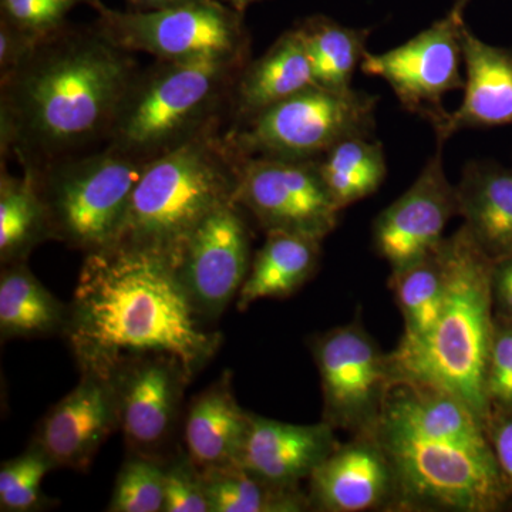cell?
<instances>
[{"label":"cell","instance_id":"4dcf8cb0","mask_svg":"<svg viewBox=\"0 0 512 512\" xmlns=\"http://www.w3.org/2000/svg\"><path fill=\"white\" fill-rule=\"evenodd\" d=\"M52 470H56L52 461L30 444L25 453L5 461L0 468V510L32 512L50 505L42 481Z\"/></svg>","mask_w":512,"mask_h":512},{"label":"cell","instance_id":"f1b7e54d","mask_svg":"<svg viewBox=\"0 0 512 512\" xmlns=\"http://www.w3.org/2000/svg\"><path fill=\"white\" fill-rule=\"evenodd\" d=\"M318 86L352 89V77L365 56L370 29L340 25L325 16H312L298 25Z\"/></svg>","mask_w":512,"mask_h":512},{"label":"cell","instance_id":"484cf974","mask_svg":"<svg viewBox=\"0 0 512 512\" xmlns=\"http://www.w3.org/2000/svg\"><path fill=\"white\" fill-rule=\"evenodd\" d=\"M202 471L210 512L312 511L301 487H281L254 476L241 466Z\"/></svg>","mask_w":512,"mask_h":512},{"label":"cell","instance_id":"d6a6232c","mask_svg":"<svg viewBox=\"0 0 512 512\" xmlns=\"http://www.w3.org/2000/svg\"><path fill=\"white\" fill-rule=\"evenodd\" d=\"M163 512H210L202 471L184 448L165 461Z\"/></svg>","mask_w":512,"mask_h":512},{"label":"cell","instance_id":"d6986e66","mask_svg":"<svg viewBox=\"0 0 512 512\" xmlns=\"http://www.w3.org/2000/svg\"><path fill=\"white\" fill-rule=\"evenodd\" d=\"M464 97L436 128L439 144L466 128L512 124V52L485 43L470 29L463 37Z\"/></svg>","mask_w":512,"mask_h":512},{"label":"cell","instance_id":"30bf717a","mask_svg":"<svg viewBox=\"0 0 512 512\" xmlns=\"http://www.w3.org/2000/svg\"><path fill=\"white\" fill-rule=\"evenodd\" d=\"M470 2L456 0L430 28L387 52H366L360 63L363 73L389 84L404 109L429 121L434 130L448 114L444 96L464 87L460 62Z\"/></svg>","mask_w":512,"mask_h":512},{"label":"cell","instance_id":"277c9868","mask_svg":"<svg viewBox=\"0 0 512 512\" xmlns=\"http://www.w3.org/2000/svg\"><path fill=\"white\" fill-rule=\"evenodd\" d=\"M441 254L446 272L443 309L426 338L399 343L389 353L393 380H413L451 393L487 424L485 379L494 329V261L464 225L443 239Z\"/></svg>","mask_w":512,"mask_h":512},{"label":"cell","instance_id":"f546056e","mask_svg":"<svg viewBox=\"0 0 512 512\" xmlns=\"http://www.w3.org/2000/svg\"><path fill=\"white\" fill-rule=\"evenodd\" d=\"M164 466L165 461L158 458L127 453L107 511L163 512Z\"/></svg>","mask_w":512,"mask_h":512},{"label":"cell","instance_id":"ba28073f","mask_svg":"<svg viewBox=\"0 0 512 512\" xmlns=\"http://www.w3.org/2000/svg\"><path fill=\"white\" fill-rule=\"evenodd\" d=\"M377 97L315 86L269 107L225 136L242 157L319 160L345 140L372 136Z\"/></svg>","mask_w":512,"mask_h":512},{"label":"cell","instance_id":"3957f363","mask_svg":"<svg viewBox=\"0 0 512 512\" xmlns=\"http://www.w3.org/2000/svg\"><path fill=\"white\" fill-rule=\"evenodd\" d=\"M373 434L396 476V511L500 512L510 507L512 485L484 421L453 394L393 380Z\"/></svg>","mask_w":512,"mask_h":512},{"label":"cell","instance_id":"d4e9b609","mask_svg":"<svg viewBox=\"0 0 512 512\" xmlns=\"http://www.w3.org/2000/svg\"><path fill=\"white\" fill-rule=\"evenodd\" d=\"M52 241L45 202L28 171L0 175V262H28L33 249Z\"/></svg>","mask_w":512,"mask_h":512},{"label":"cell","instance_id":"603a6c76","mask_svg":"<svg viewBox=\"0 0 512 512\" xmlns=\"http://www.w3.org/2000/svg\"><path fill=\"white\" fill-rule=\"evenodd\" d=\"M322 241L293 232H266L261 249L237 298L239 311L261 299H284L298 292L318 269Z\"/></svg>","mask_w":512,"mask_h":512},{"label":"cell","instance_id":"7c38bea8","mask_svg":"<svg viewBox=\"0 0 512 512\" xmlns=\"http://www.w3.org/2000/svg\"><path fill=\"white\" fill-rule=\"evenodd\" d=\"M235 201L266 232L285 231L323 241L338 227L319 160L244 157Z\"/></svg>","mask_w":512,"mask_h":512},{"label":"cell","instance_id":"1f68e13d","mask_svg":"<svg viewBox=\"0 0 512 512\" xmlns=\"http://www.w3.org/2000/svg\"><path fill=\"white\" fill-rule=\"evenodd\" d=\"M90 0H0V20L35 42H42L67 25V15Z\"/></svg>","mask_w":512,"mask_h":512},{"label":"cell","instance_id":"e575fe53","mask_svg":"<svg viewBox=\"0 0 512 512\" xmlns=\"http://www.w3.org/2000/svg\"><path fill=\"white\" fill-rule=\"evenodd\" d=\"M485 427L498 464L512 485V410H491Z\"/></svg>","mask_w":512,"mask_h":512},{"label":"cell","instance_id":"9c48e42d","mask_svg":"<svg viewBox=\"0 0 512 512\" xmlns=\"http://www.w3.org/2000/svg\"><path fill=\"white\" fill-rule=\"evenodd\" d=\"M89 5L97 12V29L128 53H146L168 62L201 57L248 59L244 13L222 0L127 12L111 9L101 0H90Z\"/></svg>","mask_w":512,"mask_h":512},{"label":"cell","instance_id":"5b68a950","mask_svg":"<svg viewBox=\"0 0 512 512\" xmlns=\"http://www.w3.org/2000/svg\"><path fill=\"white\" fill-rule=\"evenodd\" d=\"M220 126L148 161L113 247L161 256L177 268L195 229L237 194L244 157Z\"/></svg>","mask_w":512,"mask_h":512},{"label":"cell","instance_id":"44dd1931","mask_svg":"<svg viewBox=\"0 0 512 512\" xmlns=\"http://www.w3.org/2000/svg\"><path fill=\"white\" fill-rule=\"evenodd\" d=\"M251 412L242 409L232 392L229 373L194 397L185 409V453L200 470L238 466Z\"/></svg>","mask_w":512,"mask_h":512},{"label":"cell","instance_id":"8992f818","mask_svg":"<svg viewBox=\"0 0 512 512\" xmlns=\"http://www.w3.org/2000/svg\"><path fill=\"white\" fill-rule=\"evenodd\" d=\"M248 59L157 60L128 87L107 146L148 161L220 126Z\"/></svg>","mask_w":512,"mask_h":512},{"label":"cell","instance_id":"4fadbf2b","mask_svg":"<svg viewBox=\"0 0 512 512\" xmlns=\"http://www.w3.org/2000/svg\"><path fill=\"white\" fill-rule=\"evenodd\" d=\"M110 377L127 453L167 461L180 448L184 393L194 377L180 360L157 353L131 357Z\"/></svg>","mask_w":512,"mask_h":512},{"label":"cell","instance_id":"5bb4252c","mask_svg":"<svg viewBox=\"0 0 512 512\" xmlns=\"http://www.w3.org/2000/svg\"><path fill=\"white\" fill-rule=\"evenodd\" d=\"M251 264V231L244 208L234 200L195 229L177 272L195 309L211 325L238 298Z\"/></svg>","mask_w":512,"mask_h":512},{"label":"cell","instance_id":"f35d334b","mask_svg":"<svg viewBox=\"0 0 512 512\" xmlns=\"http://www.w3.org/2000/svg\"><path fill=\"white\" fill-rule=\"evenodd\" d=\"M222 2L225 5L231 6L232 9L238 10L239 13H245L249 6L264 2V0H222Z\"/></svg>","mask_w":512,"mask_h":512},{"label":"cell","instance_id":"cb8c5ba5","mask_svg":"<svg viewBox=\"0 0 512 512\" xmlns=\"http://www.w3.org/2000/svg\"><path fill=\"white\" fill-rule=\"evenodd\" d=\"M70 305L56 298L30 271L28 262L2 265L0 335L2 339L64 336Z\"/></svg>","mask_w":512,"mask_h":512},{"label":"cell","instance_id":"4316f807","mask_svg":"<svg viewBox=\"0 0 512 512\" xmlns=\"http://www.w3.org/2000/svg\"><path fill=\"white\" fill-rule=\"evenodd\" d=\"M389 285L404 320L400 343L409 345L426 338L439 319L446 293L441 244L419 261L393 269Z\"/></svg>","mask_w":512,"mask_h":512},{"label":"cell","instance_id":"2e32d148","mask_svg":"<svg viewBox=\"0 0 512 512\" xmlns=\"http://www.w3.org/2000/svg\"><path fill=\"white\" fill-rule=\"evenodd\" d=\"M117 430L120 413L113 380L84 372L72 392L40 421L30 446L42 451L55 468L86 473Z\"/></svg>","mask_w":512,"mask_h":512},{"label":"cell","instance_id":"7402d4cb","mask_svg":"<svg viewBox=\"0 0 512 512\" xmlns=\"http://www.w3.org/2000/svg\"><path fill=\"white\" fill-rule=\"evenodd\" d=\"M458 215L488 258L512 255V168L471 161L456 185Z\"/></svg>","mask_w":512,"mask_h":512},{"label":"cell","instance_id":"7a4b0ae2","mask_svg":"<svg viewBox=\"0 0 512 512\" xmlns=\"http://www.w3.org/2000/svg\"><path fill=\"white\" fill-rule=\"evenodd\" d=\"M63 338L80 373H111L141 355L180 360L192 377L214 359L222 335L201 318L177 268L123 247L84 258Z\"/></svg>","mask_w":512,"mask_h":512},{"label":"cell","instance_id":"e0dca14e","mask_svg":"<svg viewBox=\"0 0 512 512\" xmlns=\"http://www.w3.org/2000/svg\"><path fill=\"white\" fill-rule=\"evenodd\" d=\"M308 481L312 511H396V476L375 434L339 443Z\"/></svg>","mask_w":512,"mask_h":512},{"label":"cell","instance_id":"83f0119b","mask_svg":"<svg viewBox=\"0 0 512 512\" xmlns=\"http://www.w3.org/2000/svg\"><path fill=\"white\" fill-rule=\"evenodd\" d=\"M323 181L340 210L375 194L387 174L382 144L372 136L345 138L319 158Z\"/></svg>","mask_w":512,"mask_h":512},{"label":"cell","instance_id":"ffe728a7","mask_svg":"<svg viewBox=\"0 0 512 512\" xmlns=\"http://www.w3.org/2000/svg\"><path fill=\"white\" fill-rule=\"evenodd\" d=\"M318 86L311 59L298 26L286 30L274 45L248 62L231 97L232 119L237 124L254 119L259 113L295 94Z\"/></svg>","mask_w":512,"mask_h":512},{"label":"cell","instance_id":"836d02e7","mask_svg":"<svg viewBox=\"0 0 512 512\" xmlns=\"http://www.w3.org/2000/svg\"><path fill=\"white\" fill-rule=\"evenodd\" d=\"M485 393L491 410H512V319L494 315Z\"/></svg>","mask_w":512,"mask_h":512},{"label":"cell","instance_id":"74e56055","mask_svg":"<svg viewBox=\"0 0 512 512\" xmlns=\"http://www.w3.org/2000/svg\"><path fill=\"white\" fill-rule=\"evenodd\" d=\"M127 2L138 10H156L185 5V3L195 2V0H127Z\"/></svg>","mask_w":512,"mask_h":512},{"label":"cell","instance_id":"8d00e7d4","mask_svg":"<svg viewBox=\"0 0 512 512\" xmlns=\"http://www.w3.org/2000/svg\"><path fill=\"white\" fill-rule=\"evenodd\" d=\"M491 296L494 315L512 319V255L493 262Z\"/></svg>","mask_w":512,"mask_h":512},{"label":"cell","instance_id":"6da1fadb","mask_svg":"<svg viewBox=\"0 0 512 512\" xmlns=\"http://www.w3.org/2000/svg\"><path fill=\"white\" fill-rule=\"evenodd\" d=\"M137 72L96 25L64 26L0 79L2 156L37 171L106 146Z\"/></svg>","mask_w":512,"mask_h":512},{"label":"cell","instance_id":"8fae6325","mask_svg":"<svg viewBox=\"0 0 512 512\" xmlns=\"http://www.w3.org/2000/svg\"><path fill=\"white\" fill-rule=\"evenodd\" d=\"M312 353L322 386V420L352 436L375 433L393 383L389 353L357 318L316 336Z\"/></svg>","mask_w":512,"mask_h":512},{"label":"cell","instance_id":"9a60e30c","mask_svg":"<svg viewBox=\"0 0 512 512\" xmlns=\"http://www.w3.org/2000/svg\"><path fill=\"white\" fill-rule=\"evenodd\" d=\"M400 195L373 224V247L390 268L419 261L439 247L444 228L458 215L457 187L448 181L441 146Z\"/></svg>","mask_w":512,"mask_h":512},{"label":"cell","instance_id":"ac0fdd59","mask_svg":"<svg viewBox=\"0 0 512 512\" xmlns=\"http://www.w3.org/2000/svg\"><path fill=\"white\" fill-rule=\"evenodd\" d=\"M339 443L323 420L293 424L251 413L238 466L268 483L301 487Z\"/></svg>","mask_w":512,"mask_h":512},{"label":"cell","instance_id":"52a82bcc","mask_svg":"<svg viewBox=\"0 0 512 512\" xmlns=\"http://www.w3.org/2000/svg\"><path fill=\"white\" fill-rule=\"evenodd\" d=\"M147 163L110 146L28 171L45 202L52 241L84 252L113 247Z\"/></svg>","mask_w":512,"mask_h":512},{"label":"cell","instance_id":"d590c367","mask_svg":"<svg viewBox=\"0 0 512 512\" xmlns=\"http://www.w3.org/2000/svg\"><path fill=\"white\" fill-rule=\"evenodd\" d=\"M37 43L0 20V79L15 72L28 59Z\"/></svg>","mask_w":512,"mask_h":512}]
</instances>
